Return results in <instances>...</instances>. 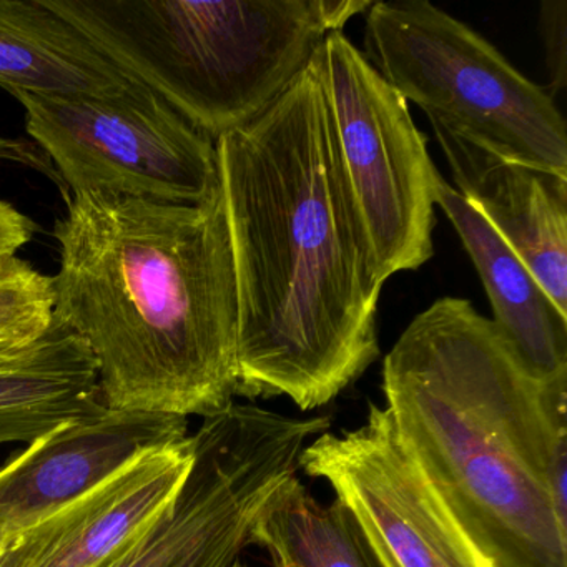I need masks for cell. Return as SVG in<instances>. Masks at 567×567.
<instances>
[{
    "label": "cell",
    "instance_id": "obj_20",
    "mask_svg": "<svg viewBox=\"0 0 567 567\" xmlns=\"http://www.w3.org/2000/svg\"><path fill=\"white\" fill-rule=\"evenodd\" d=\"M0 161L18 162V164L28 165V167L38 168L44 174H51L52 165L42 158L31 145L22 141H12V138L0 137Z\"/></svg>",
    "mask_w": 567,
    "mask_h": 567
},
{
    "label": "cell",
    "instance_id": "obj_7",
    "mask_svg": "<svg viewBox=\"0 0 567 567\" xmlns=\"http://www.w3.org/2000/svg\"><path fill=\"white\" fill-rule=\"evenodd\" d=\"M12 95L72 195L195 205L220 185L215 142L137 82L115 94Z\"/></svg>",
    "mask_w": 567,
    "mask_h": 567
},
{
    "label": "cell",
    "instance_id": "obj_16",
    "mask_svg": "<svg viewBox=\"0 0 567 567\" xmlns=\"http://www.w3.org/2000/svg\"><path fill=\"white\" fill-rule=\"evenodd\" d=\"M275 567H386L353 511L318 503L297 476L268 501L250 534Z\"/></svg>",
    "mask_w": 567,
    "mask_h": 567
},
{
    "label": "cell",
    "instance_id": "obj_10",
    "mask_svg": "<svg viewBox=\"0 0 567 567\" xmlns=\"http://www.w3.org/2000/svg\"><path fill=\"white\" fill-rule=\"evenodd\" d=\"M188 436L187 417L105 408L29 444L0 467V553L142 454Z\"/></svg>",
    "mask_w": 567,
    "mask_h": 567
},
{
    "label": "cell",
    "instance_id": "obj_13",
    "mask_svg": "<svg viewBox=\"0 0 567 567\" xmlns=\"http://www.w3.org/2000/svg\"><path fill=\"white\" fill-rule=\"evenodd\" d=\"M436 205L460 235L489 298L493 323L520 363L539 381L566 378L567 315L506 241L441 175Z\"/></svg>",
    "mask_w": 567,
    "mask_h": 567
},
{
    "label": "cell",
    "instance_id": "obj_21",
    "mask_svg": "<svg viewBox=\"0 0 567 567\" xmlns=\"http://www.w3.org/2000/svg\"><path fill=\"white\" fill-rule=\"evenodd\" d=\"M28 347L29 344H24V347H22V344L0 343V363H2V361L9 360V358L14 357V354H18L19 351H22Z\"/></svg>",
    "mask_w": 567,
    "mask_h": 567
},
{
    "label": "cell",
    "instance_id": "obj_14",
    "mask_svg": "<svg viewBox=\"0 0 567 567\" xmlns=\"http://www.w3.org/2000/svg\"><path fill=\"white\" fill-rule=\"evenodd\" d=\"M105 408L91 348L55 318L39 340L0 363V444H32Z\"/></svg>",
    "mask_w": 567,
    "mask_h": 567
},
{
    "label": "cell",
    "instance_id": "obj_11",
    "mask_svg": "<svg viewBox=\"0 0 567 567\" xmlns=\"http://www.w3.org/2000/svg\"><path fill=\"white\" fill-rule=\"evenodd\" d=\"M194 437L142 454L121 473L0 553V567H101L177 496Z\"/></svg>",
    "mask_w": 567,
    "mask_h": 567
},
{
    "label": "cell",
    "instance_id": "obj_5",
    "mask_svg": "<svg viewBox=\"0 0 567 567\" xmlns=\"http://www.w3.org/2000/svg\"><path fill=\"white\" fill-rule=\"evenodd\" d=\"M364 58L434 124L517 164L567 177V128L553 95L476 31L426 0L367 11Z\"/></svg>",
    "mask_w": 567,
    "mask_h": 567
},
{
    "label": "cell",
    "instance_id": "obj_1",
    "mask_svg": "<svg viewBox=\"0 0 567 567\" xmlns=\"http://www.w3.org/2000/svg\"><path fill=\"white\" fill-rule=\"evenodd\" d=\"M215 147L237 284V396L324 406L380 358L384 281L344 172L321 45Z\"/></svg>",
    "mask_w": 567,
    "mask_h": 567
},
{
    "label": "cell",
    "instance_id": "obj_18",
    "mask_svg": "<svg viewBox=\"0 0 567 567\" xmlns=\"http://www.w3.org/2000/svg\"><path fill=\"white\" fill-rule=\"evenodd\" d=\"M539 35L544 61L549 74L550 95L559 94L567 85V2L543 0L539 8Z\"/></svg>",
    "mask_w": 567,
    "mask_h": 567
},
{
    "label": "cell",
    "instance_id": "obj_15",
    "mask_svg": "<svg viewBox=\"0 0 567 567\" xmlns=\"http://www.w3.org/2000/svg\"><path fill=\"white\" fill-rule=\"evenodd\" d=\"M131 84L45 0H0V87L9 94L104 95Z\"/></svg>",
    "mask_w": 567,
    "mask_h": 567
},
{
    "label": "cell",
    "instance_id": "obj_22",
    "mask_svg": "<svg viewBox=\"0 0 567 567\" xmlns=\"http://www.w3.org/2000/svg\"><path fill=\"white\" fill-rule=\"evenodd\" d=\"M230 567H248L247 564L244 563V560L240 559V557H238L237 560H235L234 564H231Z\"/></svg>",
    "mask_w": 567,
    "mask_h": 567
},
{
    "label": "cell",
    "instance_id": "obj_8",
    "mask_svg": "<svg viewBox=\"0 0 567 567\" xmlns=\"http://www.w3.org/2000/svg\"><path fill=\"white\" fill-rule=\"evenodd\" d=\"M323 84L344 172L381 278L433 258L440 172L408 102L343 31L321 42Z\"/></svg>",
    "mask_w": 567,
    "mask_h": 567
},
{
    "label": "cell",
    "instance_id": "obj_17",
    "mask_svg": "<svg viewBox=\"0 0 567 567\" xmlns=\"http://www.w3.org/2000/svg\"><path fill=\"white\" fill-rule=\"evenodd\" d=\"M52 321V278L18 255L0 257V343H34Z\"/></svg>",
    "mask_w": 567,
    "mask_h": 567
},
{
    "label": "cell",
    "instance_id": "obj_4",
    "mask_svg": "<svg viewBox=\"0 0 567 567\" xmlns=\"http://www.w3.org/2000/svg\"><path fill=\"white\" fill-rule=\"evenodd\" d=\"M132 82L217 142L264 114L371 0H48Z\"/></svg>",
    "mask_w": 567,
    "mask_h": 567
},
{
    "label": "cell",
    "instance_id": "obj_6",
    "mask_svg": "<svg viewBox=\"0 0 567 567\" xmlns=\"http://www.w3.org/2000/svg\"><path fill=\"white\" fill-rule=\"evenodd\" d=\"M330 417L231 404L194 434V461L167 509L101 567H230L261 511L295 476Z\"/></svg>",
    "mask_w": 567,
    "mask_h": 567
},
{
    "label": "cell",
    "instance_id": "obj_3",
    "mask_svg": "<svg viewBox=\"0 0 567 567\" xmlns=\"http://www.w3.org/2000/svg\"><path fill=\"white\" fill-rule=\"evenodd\" d=\"M388 416L497 567H567V377L539 381L493 320L443 297L383 361Z\"/></svg>",
    "mask_w": 567,
    "mask_h": 567
},
{
    "label": "cell",
    "instance_id": "obj_9",
    "mask_svg": "<svg viewBox=\"0 0 567 567\" xmlns=\"http://www.w3.org/2000/svg\"><path fill=\"white\" fill-rule=\"evenodd\" d=\"M298 467L333 487L384 566L497 567L408 456L384 408L370 403L358 430L315 437Z\"/></svg>",
    "mask_w": 567,
    "mask_h": 567
},
{
    "label": "cell",
    "instance_id": "obj_2",
    "mask_svg": "<svg viewBox=\"0 0 567 567\" xmlns=\"http://www.w3.org/2000/svg\"><path fill=\"white\" fill-rule=\"evenodd\" d=\"M54 237V318L91 348L109 410L205 420L234 404L237 284L220 185L195 205L72 195Z\"/></svg>",
    "mask_w": 567,
    "mask_h": 567
},
{
    "label": "cell",
    "instance_id": "obj_19",
    "mask_svg": "<svg viewBox=\"0 0 567 567\" xmlns=\"http://www.w3.org/2000/svg\"><path fill=\"white\" fill-rule=\"evenodd\" d=\"M35 225L14 205L0 200V257L16 255L34 237Z\"/></svg>",
    "mask_w": 567,
    "mask_h": 567
},
{
    "label": "cell",
    "instance_id": "obj_12",
    "mask_svg": "<svg viewBox=\"0 0 567 567\" xmlns=\"http://www.w3.org/2000/svg\"><path fill=\"white\" fill-rule=\"evenodd\" d=\"M431 125L457 194L567 315V177L497 157Z\"/></svg>",
    "mask_w": 567,
    "mask_h": 567
}]
</instances>
